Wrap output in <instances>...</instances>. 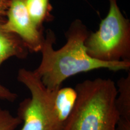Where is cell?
<instances>
[{
    "label": "cell",
    "instance_id": "1",
    "mask_svg": "<svg viewBox=\"0 0 130 130\" xmlns=\"http://www.w3.org/2000/svg\"><path fill=\"white\" fill-rule=\"evenodd\" d=\"M89 31L83 21L75 19L65 33L66 43L55 50V33L46 30L43 46L40 50L42 60L35 72L46 88L55 90L60 88L63 83L78 74L93 70L107 69L113 71H128L130 61L105 62L92 58L87 54L84 42Z\"/></svg>",
    "mask_w": 130,
    "mask_h": 130
},
{
    "label": "cell",
    "instance_id": "2",
    "mask_svg": "<svg viewBox=\"0 0 130 130\" xmlns=\"http://www.w3.org/2000/svg\"><path fill=\"white\" fill-rule=\"evenodd\" d=\"M17 79L30 92L31 97L20 102L18 117L21 130H63L72 111L77 92L71 87L51 90L34 71L21 68Z\"/></svg>",
    "mask_w": 130,
    "mask_h": 130
},
{
    "label": "cell",
    "instance_id": "3",
    "mask_svg": "<svg viewBox=\"0 0 130 130\" xmlns=\"http://www.w3.org/2000/svg\"><path fill=\"white\" fill-rule=\"evenodd\" d=\"M77 99L63 130H116L119 115L111 79H86L75 87Z\"/></svg>",
    "mask_w": 130,
    "mask_h": 130
},
{
    "label": "cell",
    "instance_id": "4",
    "mask_svg": "<svg viewBox=\"0 0 130 130\" xmlns=\"http://www.w3.org/2000/svg\"><path fill=\"white\" fill-rule=\"evenodd\" d=\"M109 9L96 31L84 42L91 57L105 62L130 61V21L125 17L118 0H108Z\"/></svg>",
    "mask_w": 130,
    "mask_h": 130
},
{
    "label": "cell",
    "instance_id": "5",
    "mask_svg": "<svg viewBox=\"0 0 130 130\" xmlns=\"http://www.w3.org/2000/svg\"><path fill=\"white\" fill-rule=\"evenodd\" d=\"M3 28L18 36L29 52L40 51L45 40L43 30L32 22L25 6V0H10Z\"/></svg>",
    "mask_w": 130,
    "mask_h": 130
},
{
    "label": "cell",
    "instance_id": "6",
    "mask_svg": "<svg viewBox=\"0 0 130 130\" xmlns=\"http://www.w3.org/2000/svg\"><path fill=\"white\" fill-rule=\"evenodd\" d=\"M4 17L0 16V66L10 58H26L29 53L28 48L17 35L4 30ZM17 98V94L0 83V100L13 102Z\"/></svg>",
    "mask_w": 130,
    "mask_h": 130
},
{
    "label": "cell",
    "instance_id": "7",
    "mask_svg": "<svg viewBox=\"0 0 130 130\" xmlns=\"http://www.w3.org/2000/svg\"><path fill=\"white\" fill-rule=\"evenodd\" d=\"M25 6L32 22L40 30H43L45 22L53 19L50 0H25Z\"/></svg>",
    "mask_w": 130,
    "mask_h": 130
},
{
    "label": "cell",
    "instance_id": "8",
    "mask_svg": "<svg viewBox=\"0 0 130 130\" xmlns=\"http://www.w3.org/2000/svg\"><path fill=\"white\" fill-rule=\"evenodd\" d=\"M116 107L120 118L130 120V73L117 82Z\"/></svg>",
    "mask_w": 130,
    "mask_h": 130
},
{
    "label": "cell",
    "instance_id": "9",
    "mask_svg": "<svg viewBox=\"0 0 130 130\" xmlns=\"http://www.w3.org/2000/svg\"><path fill=\"white\" fill-rule=\"evenodd\" d=\"M21 124L22 121L18 117L0 107V130H16Z\"/></svg>",
    "mask_w": 130,
    "mask_h": 130
},
{
    "label": "cell",
    "instance_id": "10",
    "mask_svg": "<svg viewBox=\"0 0 130 130\" xmlns=\"http://www.w3.org/2000/svg\"><path fill=\"white\" fill-rule=\"evenodd\" d=\"M116 130H130V120L119 118Z\"/></svg>",
    "mask_w": 130,
    "mask_h": 130
},
{
    "label": "cell",
    "instance_id": "11",
    "mask_svg": "<svg viewBox=\"0 0 130 130\" xmlns=\"http://www.w3.org/2000/svg\"><path fill=\"white\" fill-rule=\"evenodd\" d=\"M10 3V0H0V16H6Z\"/></svg>",
    "mask_w": 130,
    "mask_h": 130
}]
</instances>
